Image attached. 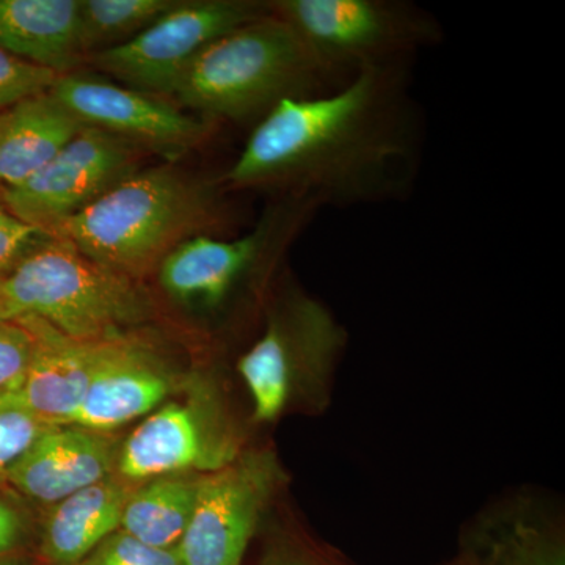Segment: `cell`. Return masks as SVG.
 <instances>
[{
	"label": "cell",
	"instance_id": "cell-1",
	"mask_svg": "<svg viewBox=\"0 0 565 565\" xmlns=\"http://www.w3.org/2000/svg\"><path fill=\"white\" fill-rule=\"evenodd\" d=\"M418 158L404 66H377L332 90L282 99L256 122L223 182L348 207L405 195Z\"/></svg>",
	"mask_w": 565,
	"mask_h": 565
},
{
	"label": "cell",
	"instance_id": "cell-15",
	"mask_svg": "<svg viewBox=\"0 0 565 565\" xmlns=\"http://www.w3.org/2000/svg\"><path fill=\"white\" fill-rule=\"evenodd\" d=\"M139 484L114 473L52 505L41 555L50 565H77L120 530L122 511Z\"/></svg>",
	"mask_w": 565,
	"mask_h": 565
},
{
	"label": "cell",
	"instance_id": "cell-2",
	"mask_svg": "<svg viewBox=\"0 0 565 565\" xmlns=\"http://www.w3.org/2000/svg\"><path fill=\"white\" fill-rule=\"evenodd\" d=\"M223 223L225 207L214 185L162 166L126 178L50 234L137 280L178 245Z\"/></svg>",
	"mask_w": 565,
	"mask_h": 565
},
{
	"label": "cell",
	"instance_id": "cell-25",
	"mask_svg": "<svg viewBox=\"0 0 565 565\" xmlns=\"http://www.w3.org/2000/svg\"><path fill=\"white\" fill-rule=\"evenodd\" d=\"M28 542V525L20 512L0 498V565H11Z\"/></svg>",
	"mask_w": 565,
	"mask_h": 565
},
{
	"label": "cell",
	"instance_id": "cell-14",
	"mask_svg": "<svg viewBox=\"0 0 565 565\" xmlns=\"http://www.w3.org/2000/svg\"><path fill=\"white\" fill-rule=\"evenodd\" d=\"M21 321L35 333L36 345L28 373L10 397L47 423L68 426L87 394L104 341L81 343L39 319Z\"/></svg>",
	"mask_w": 565,
	"mask_h": 565
},
{
	"label": "cell",
	"instance_id": "cell-18",
	"mask_svg": "<svg viewBox=\"0 0 565 565\" xmlns=\"http://www.w3.org/2000/svg\"><path fill=\"white\" fill-rule=\"evenodd\" d=\"M200 476L167 475L141 482L122 511V533L152 548L177 550L191 522Z\"/></svg>",
	"mask_w": 565,
	"mask_h": 565
},
{
	"label": "cell",
	"instance_id": "cell-19",
	"mask_svg": "<svg viewBox=\"0 0 565 565\" xmlns=\"http://www.w3.org/2000/svg\"><path fill=\"white\" fill-rule=\"evenodd\" d=\"M177 3L172 0H81L82 54H96L126 43Z\"/></svg>",
	"mask_w": 565,
	"mask_h": 565
},
{
	"label": "cell",
	"instance_id": "cell-17",
	"mask_svg": "<svg viewBox=\"0 0 565 565\" xmlns=\"http://www.w3.org/2000/svg\"><path fill=\"white\" fill-rule=\"evenodd\" d=\"M82 128L51 93L0 111V192L43 169Z\"/></svg>",
	"mask_w": 565,
	"mask_h": 565
},
{
	"label": "cell",
	"instance_id": "cell-10",
	"mask_svg": "<svg viewBox=\"0 0 565 565\" xmlns=\"http://www.w3.org/2000/svg\"><path fill=\"white\" fill-rule=\"evenodd\" d=\"M50 93L85 126L167 156L192 150L212 131L211 121L199 120L148 93L79 74H63Z\"/></svg>",
	"mask_w": 565,
	"mask_h": 565
},
{
	"label": "cell",
	"instance_id": "cell-23",
	"mask_svg": "<svg viewBox=\"0 0 565 565\" xmlns=\"http://www.w3.org/2000/svg\"><path fill=\"white\" fill-rule=\"evenodd\" d=\"M77 565H182V563L177 550L152 548L118 530Z\"/></svg>",
	"mask_w": 565,
	"mask_h": 565
},
{
	"label": "cell",
	"instance_id": "cell-9",
	"mask_svg": "<svg viewBox=\"0 0 565 565\" xmlns=\"http://www.w3.org/2000/svg\"><path fill=\"white\" fill-rule=\"evenodd\" d=\"M274 473L270 460L247 457L200 476L191 522L177 546L182 565H241Z\"/></svg>",
	"mask_w": 565,
	"mask_h": 565
},
{
	"label": "cell",
	"instance_id": "cell-5",
	"mask_svg": "<svg viewBox=\"0 0 565 565\" xmlns=\"http://www.w3.org/2000/svg\"><path fill=\"white\" fill-rule=\"evenodd\" d=\"M269 7L341 82L362 70L403 65L441 36L429 14L392 0H277Z\"/></svg>",
	"mask_w": 565,
	"mask_h": 565
},
{
	"label": "cell",
	"instance_id": "cell-8",
	"mask_svg": "<svg viewBox=\"0 0 565 565\" xmlns=\"http://www.w3.org/2000/svg\"><path fill=\"white\" fill-rule=\"evenodd\" d=\"M343 344V332L321 303L291 292L270 318L263 337L241 356L243 375L258 422L281 414L292 384L321 381Z\"/></svg>",
	"mask_w": 565,
	"mask_h": 565
},
{
	"label": "cell",
	"instance_id": "cell-16",
	"mask_svg": "<svg viewBox=\"0 0 565 565\" xmlns=\"http://www.w3.org/2000/svg\"><path fill=\"white\" fill-rule=\"evenodd\" d=\"M81 0H0V50L54 73L79 65Z\"/></svg>",
	"mask_w": 565,
	"mask_h": 565
},
{
	"label": "cell",
	"instance_id": "cell-24",
	"mask_svg": "<svg viewBox=\"0 0 565 565\" xmlns=\"http://www.w3.org/2000/svg\"><path fill=\"white\" fill-rule=\"evenodd\" d=\"M51 239L50 233L21 222L0 207V275H9L18 264Z\"/></svg>",
	"mask_w": 565,
	"mask_h": 565
},
{
	"label": "cell",
	"instance_id": "cell-7",
	"mask_svg": "<svg viewBox=\"0 0 565 565\" xmlns=\"http://www.w3.org/2000/svg\"><path fill=\"white\" fill-rule=\"evenodd\" d=\"M136 145L85 126L43 169L0 192V203L21 222L51 233L136 173Z\"/></svg>",
	"mask_w": 565,
	"mask_h": 565
},
{
	"label": "cell",
	"instance_id": "cell-21",
	"mask_svg": "<svg viewBox=\"0 0 565 565\" xmlns=\"http://www.w3.org/2000/svg\"><path fill=\"white\" fill-rule=\"evenodd\" d=\"M61 74L0 50V111L50 93Z\"/></svg>",
	"mask_w": 565,
	"mask_h": 565
},
{
	"label": "cell",
	"instance_id": "cell-11",
	"mask_svg": "<svg viewBox=\"0 0 565 565\" xmlns=\"http://www.w3.org/2000/svg\"><path fill=\"white\" fill-rule=\"evenodd\" d=\"M236 456L214 408L191 399L162 405L140 423L120 445L115 473L141 484L159 476L212 473Z\"/></svg>",
	"mask_w": 565,
	"mask_h": 565
},
{
	"label": "cell",
	"instance_id": "cell-22",
	"mask_svg": "<svg viewBox=\"0 0 565 565\" xmlns=\"http://www.w3.org/2000/svg\"><path fill=\"white\" fill-rule=\"evenodd\" d=\"M35 333L21 319L0 322V396L18 388L35 352Z\"/></svg>",
	"mask_w": 565,
	"mask_h": 565
},
{
	"label": "cell",
	"instance_id": "cell-12",
	"mask_svg": "<svg viewBox=\"0 0 565 565\" xmlns=\"http://www.w3.org/2000/svg\"><path fill=\"white\" fill-rule=\"evenodd\" d=\"M173 374L150 348L129 337L104 341L74 426L111 434L150 414L173 392Z\"/></svg>",
	"mask_w": 565,
	"mask_h": 565
},
{
	"label": "cell",
	"instance_id": "cell-27",
	"mask_svg": "<svg viewBox=\"0 0 565 565\" xmlns=\"http://www.w3.org/2000/svg\"><path fill=\"white\" fill-rule=\"evenodd\" d=\"M3 278L6 277H2V275H0V288H2Z\"/></svg>",
	"mask_w": 565,
	"mask_h": 565
},
{
	"label": "cell",
	"instance_id": "cell-3",
	"mask_svg": "<svg viewBox=\"0 0 565 565\" xmlns=\"http://www.w3.org/2000/svg\"><path fill=\"white\" fill-rule=\"evenodd\" d=\"M341 84L269 7V13L207 44L173 96L203 120L258 122L282 99L319 95Z\"/></svg>",
	"mask_w": 565,
	"mask_h": 565
},
{
	"label": "cell",
	"instance_id": "cell-20",
	"mask_svg": "<svg viewBox=\"0 0 565 565\" xmlns=\"http://www.w3.org/2000/svg\"><path fill=\"white\" fill-rule=\"evenodd\" d=\"M55 424L22 407L10 394L0 396V486L7 484L11 468Z\"/></svg>",
	"mask_w": 565,
	"mask_h": 565
},
{
	"label": "cell",
	"instance_id": "cell-13",
	"mask_svg": "<svg viewBox=\"0 0 565 565\" xmlns=\"http://www.w3.org/2000/svg\"><path fill=\"white\" fill-rule=\"evenodd\" d=\"M118 451L111 434L52 426L11 468L7 484L36 503L54 505L114 475Z\"/></svg>",
	"mask_w": 565,
	"mask_h": 565
},
{
	"label": "cell",
	"instance_id": "cell-26",
	"mask_svg": "<svg viewBox=\"0 0 565 565\" xmlns=\"http://www.w3.org/2000/svg\"><path fill=\"white\" fill-rule=\"evenodd\" d=\"M17 321L11 315L9 303H7L6 297H3L2 288H0V322Z\"/></svg>",
	"mask_w": 565,
	"mask_h": 565
},
{
	"label": "cell",
	"instance_id": "cell-6",
	"mask_svg": "<svg viewBox=\"0 0 565 565\" xmlns=\"http://www.w3.org/2000/svg\"><path fill=\"white\" fill-rule=\"evenodd\" d=\"M267 13L269 3L248 0L180 2L134 39L93 54V63L132 90L173 95L207 44Z\"/></svg>",
	"mask_w": 565,
	"mask_h": 565
},
{
	"label": "cell",
	"instance_id": "cell-4",
	"mask_svg": "<svg viewBox=\"0 0 565 565\" xmlns=\"http://www.w3.org/2000/svg\"><path fill=\"white\" fill-rule=\"evenodd\" d=\"M2 294L14 319H39L81 343L120 340L152 315L132 278L55 237L6 275Z\"/></svg>",
	"mask_w": 565,
	"mask_h": 565
}]
</instances>
